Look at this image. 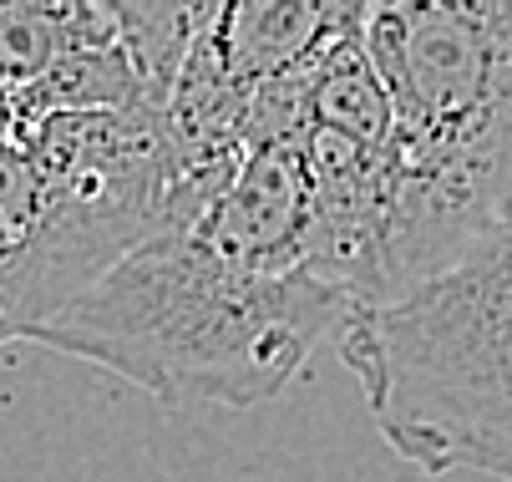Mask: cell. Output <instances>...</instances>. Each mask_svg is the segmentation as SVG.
<instances>
[{"label": "cell", "instance_id": "7a4b0ae2", "mask_svg": "<svg viewBox=\"0 0 512 482\" xmlns=\"http://www.w3.org/2000/svg\"><path fill=\"white\" fill-rule=\"evenodd\" d=\"M360 46L396 122V305L512 209V0L360 6Z\"/></svg>", "mask_w": 512, "mask_h": 482}, {"label": "cell", "instance_id": "3957f363", "mask_svg": "<svg viewBox=\"0 0 512 482\" xmlns=\"http://www.w3.org/2000/svg\"><path fill=\"white\" fill-rule=\"evenodd\" d=\"M335 346L401 462L512 482V209L431 285L355 315Z\"/></svg>", "mask_w": 512, "mask_h": 482}, {"label": "cell", "instance_id": "8992f818", "mask_svg": "<svg viewBox=\"0 0 512 482\" xmlns=\"http://www.w3.org/2000/svg\"><path fill=\"white\" fill-rule=\"evenodd\" d=\"M16 340H21V330L11 325V315H6V310H0V351H6V346H16Z\"/></svg>", "mask_w": 512, "mask_h": 482}, {"label": "cell", "instance_id": "277c9868", "mask_svg": "<svg viewBox=\"0 0 512 482\" xmlns=\"http://www.w3.org/2000/svg\"><path fill=\"white\" fill-rule=\"evenodd\" d=\"M178 224L163 112H66L0 148V310L36 340Z\"/></svg>", "mask_w": 512, "mask_h": 482}, {"label": "cell", "instance_id": "6da1fadb", "mask_svg": "<svg viewBox=\"0 0 512 482\" xmlns=\"http://www.w3.org/2000/svg\"><path fill=\"white\" fill-rule=\"evenodd\" d=\"M355 305L315 269H269L198 224L132 249L36 340L168 406H264L340 340Z\"/></svg>", "mask_w": 512, "mask_h": 482}, {"label": "cell", "instance_id": "5b68a950", "mask_svg": "<svg viewBox=\"0 0 512 482\" xmlns=\"http://www.w3.org/2000/svg\"><path fill=\"white\" fill-rule=\"evenodd\" d=\"M360 21V6H320V0H244L208 11V46L224 72L254 97L269 82L300 72L335 36Z\"/></svg>", "mask_w": 512, "mask_h": 482}]
</instances>
